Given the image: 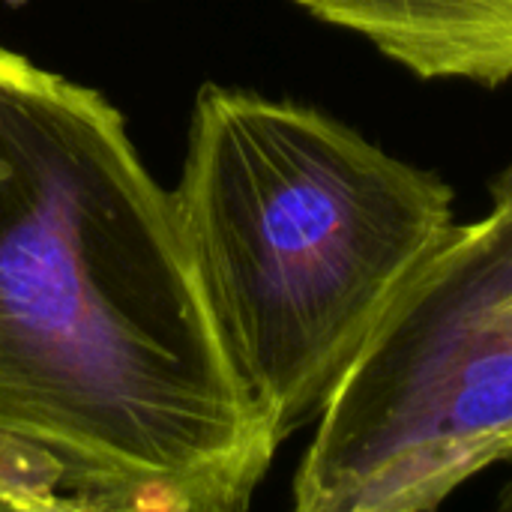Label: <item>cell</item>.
<instances>
[{
  "label": "cell",
  "instance_id": "1",
  "mask_svg": "<svg viewBox=\"0 0 512 512\" xmlns=\"http://www.w3.org/2000/svg\"><path fill=\"white\" fill-rule=\"evenodd\" d=\"M276 450L123 114L0 45V486L24 512H240Z\"/></svg>",
  "mask_w": 512,
  "mask_h": 512
},
{
  "label": "cell",
  "instance_id": "2",
  "mask_svg": "<svg viewBox=\"0 0 512 512\" xmlns=\"http://www.w3.org/2000/svg\"><path fill=\"white\" fill-rule=\"evenodd\" d=\"M222 348L282 444L318 420L402 285L453 231V189L342 120L201 87L171 192Z\"/></svg>",
  "mask_w": 512,
  "mask_h": 512
},
{
  "label": "cell",
  "instance_id": "3",
  "mask_svg": "<svg viewBox=\"0 0 512 512\" xmlns=\"http://www.w3.org/2000/svg\"><path fill=\"white\" fill-rule=\"evenodd\" d=\"M512 462V195L453 225L318 414L300 512H432Z\"/></svg>",
  "mask_w": 512,
  "mask_h": 512
},
{
  "label": "cell",
  "instance_id": "4",
  "mask_svg": "<svg viewBox=\"0 0 512 512\" xmlns=\"http://www.w3.org/2000/svg\"><path fill=\"white\" fill-rule=\"evenodd\" d=\"M423 81H512V0H294Z\"/></svg>",
  "mask_w": 512,
  "mask_h": 512
},
{
  "label": "cell",
  "instance_id": "5",
  "mask_svg": "<svg viewBox=\"0 0 512 512\" xmlns=\"http://www.w3.org/2000/svg\"><path fill=\"white\" fill-rule=\"evenodd\" d=\"M495 507H498L501 512H512V477L504 483V489H501V495H498Z\"/></svg>",
  "mask_w": 512,
  "mask_h": 512
},
{
  "label": "cell",
  "instance_id": "6",
  "mask_svg": "<svg viewBox=\"0 0 512 512\" xmlns=\"http://www.w3.org/2000/svg\"><path fill=\"white\" fill-rule=\"evenodd\" d=\"M492 189H498V192H507L512 195V165L504 171V174H498V180L492 183Z\"/></svg>",
  "mask_w": 512,
  "mask_h": 512
},
{
  "label": "cell",
  "instance_id": "7",
  "mask_svg": "<svg viewBox=\"0 0 512 512\" xmlns=\"http://www.w3.org/2000/svg\"><path fill=\"white\" fill-rule=\"evenodd\" d=\"M0 510H21L18 498L9 489H3V486H0Z\"/></svg>",
  "mask_w": 512,
  "mask_h": 512
}]
</instances>
